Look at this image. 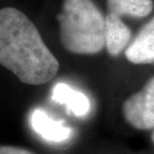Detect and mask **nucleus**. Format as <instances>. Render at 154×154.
I'll return each instance as SVG.
<instances>
[{"label":"nucleus","instance_id":"nucleus-1","mask_svg":"<svg viewBox=\"0 0 154 154\" xmlns=\"http://www.w3.org/2000/svg\"><path fill=\"white\" fill-rule=\"evenodd\" d=\"M0 65L34 86L49 82L60 70L34 23L14 7L0 9Z\"/></svg>","mask_w":154,"mask_h":154},{"label":"nucleus","instance_id":"nucleus-2","mask_svg":"<svg viewBox=\"0 0 154 154\" xmlns=\"http://www.w3.org/2000/svg\"><path fill=\"white\" fill-rule=\"evenodd\" d=\"M57 21L67 51L93 55L105 47V16L93 0H64Z\"/></svg>","mask_w":154,"mask_h":154},{"label":"nucleus","instance_id":"nucleus-3","mask_svg":"<svg viewBox=\"0 0 154 154\" xmlns=\"http://www.w3.org/2000/svg\"><path fill=\"white\" fill-rule=\"evenodd\" d=\"M122 111L126 120L132 127L140 130L154 128V78L142 90L126 99Z\"/></svg>","mask_w":154,"mask_h":154},{"label":"nucleus","instance_id":"nucleus-4","mask_svg":"<svg viewBox=\"0 0 154 154\" xmlns=\"http://www.w3.org/2000/svg\"><path fill=\"white\" fill-rule=\"evenodd\" d=\"M32 130L44 140L53 144L65 143L71 139L73 129L64 120L54 119L42 109H34L29 116Z\"/></svg>","mask_w":154,"mask_h":154},{"label":"nucleus","instance_id":"nucleus-5","mask_svg":"<svg viewBox=\"0 0 154 154\" xmlns=\"http://www.w3.org/2000/svg\"><path fill=\"white\" fill-rule=\"evenodd\" d=\"M51 98L56 103L64 105L67 113L77 118L88 116L91 109L88 96L65 82H57L53 87Z\"/></svg>","mask_w":154,"mask_h":154},{"label":"nucleus","instance_id":"nucleus-6","mask_svg":"<svg viewBox=\"0 0 154 154\" xmlns=\"http://www.w3.org/2000/svg\"><path fill=\"white\" fill-rule=\"evenodd\" d=\"M126 58L134 64L154 65V17L138 32L126 49Z\"/></svg>","mask_w":154,"mask_h":154},{"label":"nucleus","instance_id":"nucleus-7","mask_svg":"<svg viewBox=\"0 0 154 154\" xmlns=\"http://www.w3.org/2000/svg\"><path fill=\"white\" fill-rule=\"evenodd\" d=\"M131 31L121 17L107 14L105 16V47L111 56H118L127 47Z\"/></svg>","mask_w":154,"mask_h":154},{"label":"nucleus","instance_id":"nucleus-8","mask_svg":"<svg viewBox=\"0 0 154 154\" xmlns=\"http://www.w3.org/2000/svg\"><path fill=\"white\" fill-rule=\"evenodd\" d=\"M107 14L143 18L151 14L153 0H106Z\"/></svg>","mask_w":154,"mask_h":154},{"label":"nucleus","instance_id":"nucleus-9","mask_svg":"<svg viewBox=\"0 0 154 154\" xmlns=\"http://www.w3.org/2000/svg\"><path fill=\"white\" fill-rule=\"evenodd\" d=\"M0 154H33L28 149L16 146H0Z\"/></svg>","mask_w":154,"mask_h":154},{"label":"nucleus","instance_id":"nucleus-10","mask_svg":"<svg viewBox=\"0 0 154 154\" xmlns=\"http://www.w3.org/2000/svg\"><path fill=\"white\" fill-rule=\"evenodd\" d=\"M152 138H153V142H154V132H153V136H152Z\"/></svg>","mask_w":154,"mask_h":154}]
</instances>
